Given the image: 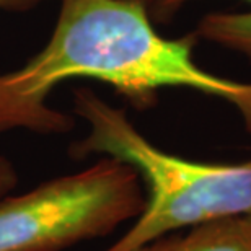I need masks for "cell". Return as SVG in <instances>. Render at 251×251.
I'll return each mask as SVG.
<instances>
[{
  "instance_id": "1",
  "label": "cell",
  "mask_w": 251,
  "mask_h": 251,
  "mask_svg": "<svg viewBox=\"0 0 251 251\" xmlns=\"http://www.w3.org/2000/svg\"><path fill=\"white\" fill-rule=\"evenodd\" d=\"M198 43L193 33L162 36L144 0H61L46 46L0 74V134L70 132L75 119L46 103L56 87L77 78L109 85L137 109L155 106L163 88H189L228 103L251 134V82L204 70L193 57Z\"/></svg>"
},
{
  "instance_id": "2",
  "label": "cell",
  "mask_w": 251,
  "mask_h": 251,
  "mask_svg": "<svg viewBox=\"0 0 251 251\" xmlns=\"http://www.w3.org/2000/svg\"><path fill=\"white\" fill-rule=\"evenodd\" d=\"M74 113L87 123L88 132L70 145V157L118 158L147 186L142 214L104 251H134L183 228L251 214V160L204 163L165 152L135 127L123 108L88 88L74 92Z\"/></svg>"
},
{
  "instance_id": "3",
  "label": "cell",
  "mask_w": 251,
  "mask_h": 251,
  "mask_svg": "<svg viewBox=\"0 0 251 251\" xmlns=\"http://www.w3.org/2000/svg\"><path fill=\"white\" fill-rule=\"evenodd\" d=\"M145 202L137 172L103 157L83 172L0 198V251H62L106 237L137 219Z\"/></svg>"
},
{
  "instance_id": "4",
  "label": "cell",
  "mask_w": 251,
  "mask_h": 251,
  "mask_svg": "<svg viewBox=\"0 0 251 251\" xmlns=\"http://www.w3.org/2000/svg\"><path fill=\"white\" fill-rule=\"evenodd\" d=\"M134 251H251V238L243 217H235L163 235Z\"/></svg>"
},
{
  "instance_id": "5",
  "label": "cell",
  "mask_w": 251,
  "mask_h": 251,
  "mask_svg": "<svg viewBox=\"0 0 251 251\" xmlns=\"http://www.w3.org/2000/svg\"><path fill=\"white\" fill-rule=\"evenodd\" d=\"M191 33L198 41L228 49L251 62V10L207 13Z\"/></svg>"
},
{
  "instance_id": "6",
  "label": "cell",
  "mask_w": 251,
  "mask_h": 251,
  "mask_svg": "<svg viewBox=\"0 0 251 251\" xmlns=\"http://www.w3.org/2000/svg\"><path fill=\"white\" fill-rule=\"evenodd\" d=\"M189 2H194V0H144L153 23H165L173 20L175 15ZM245 2L251 3V0H245Z\"/></svg>"
},
{
  "instance_id": "7",
  "label": "cell",
  "mask_w": 251,
  "mask_h": 251,
  "mask_svg": "<svg viewBox=\"0 0 251 251\" xmlns=\"http://www.w3.org/2000/svg\"><path fill=\"white\" fill-rule=\"evenodd\" d=\"M18 175L13 163L7 157L0 155V198L7 196L10 191L17 186Z\"/></svg>"
},
{
  "instance_id": "8",
  "label": "cell",
  "mask_w": 251,
  "mask_h": 251,
  "mask_svg": "<svg viewBox=\"0 0 251 251\" xmlns=\"http://www.w3.org/2000/svg\"><path fill=\"white\" fill-rule=\"evenodd\" d=\"M46 0H0V10L7 12H28Z\"/></svg>"
},
{
  "instance_id": "9",
  "label": "cell",
  "mask_w": 251,
  "mask_h": 251,
  "mask_svg": "<svg viewBox=\"0 0 251 251\" xmlns=\"http://www.w3.org/2000/svg\"><path fill=\"white\" fill-rule=\"evenodd\" d=\"M243 222H245V227H247L248 235H250V238H251V214L245 215V217H243Z\"/></svg>"
}]
</instances>
